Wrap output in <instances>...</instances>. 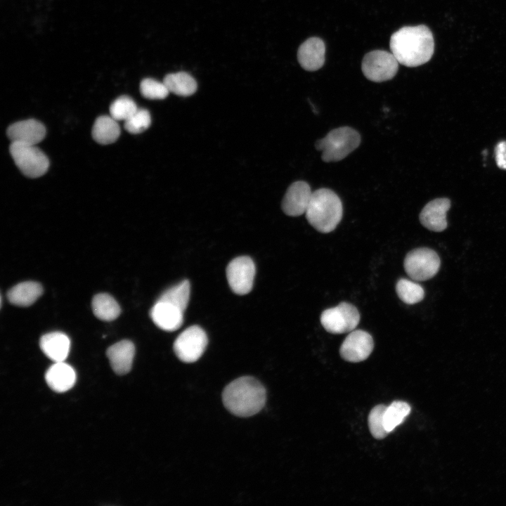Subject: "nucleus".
<instances>
[{
    "mask_svg": "<svg viewBox=\"0 0 506 506\" xmlns=\"http://www.w3.org/2000/svg\"><path fill=\"white\" fill-rule=\"evenodd\" d=\"M389 46L400 64L410 67H417L432 58L434 50V37L426 25L406 26L391 35Z\"/></svg>",
    "mask_w": 506,
    "mask_h": 506,
    "instance_id": "f257e3e1",
    "label": "nucleus"
},
{
    "mask_svg": "<svg viewBox=\"0 0 506 506\" xmlns=\"http://www.w3.org/2000/svg\"><path fill=\"white\" fill-rule=\"evenodd\" d=\"M266 393L257 379L245 376L229 383L223 389L222 400L226 408L239 417H250L264 406Z\"/></svg>",
    "mask_w": 506,
    "mask_h": 506,
    "instance_id": "f03ea898",
    "label": "nucleus"
},
{
    "mask_svg": "<svg viewBox=\"0 0 506 506\" xmlns=\"http://www.w3.org/2000/svg\"><path fill=\"white\" fill-rule=\"evenodd\" d=\"M305 214L308 222L318 232H332L342 218V201L333 190L319 188L313 192Z\"/></svg>",
    "mask_w": 506,
    "mask_h": 506,
    "instance_id": "7ed1b4c3",
    "label": "nucleus"
},
{
    "mask_svg": "<svg viewBox=\"0 0 506 506\" xmlns=\"http://www.w3.org/2000/svg\"><path fill=\"white\" fill-rule=\"evenodd\" d=\"M361 143V136L354 129L342 126L330 131L324 138L315 143L321 150L322 160L325 162H337L345 158Z\"/></svg>",
    "mask_w": 506,
    "mask_h": 506,
    "instance_id": "20e7f679",
    "label": "nucleus"
},
{
    "mask_svg": "<svg viewBox=\"0 0 506 506\" xmlns=\"http://www.w3.org/2000/svg\"><path fill=\"white\" fill-rule=\"evenodd\" d=\"M10 153L21 172L30 178L39 177L48 169V159L36 145L11 143Z\"/></svg>",
    "mask_w": 506,
    "mask_h": 506,
    "instance_id": "39448f33",
    "label": "nucleus"
},
{
    "mask_svg": "<svg viewBox=\"0 0 506 506\" xmlns=\"http://www.w3.org/2000/svg\"><path fill=\"white\" fill-rule=\"evenodd\" d=\"M440 264L437 253L427 247L411 250L406 256L403 262L405 271L415 281H424L433 278L438 273Z\"/></svg>",
    "mask_w": 506,
    "mask_h": 506,
    "instance_id": "423d86ee",
    "label": "nucleus"
},
{
    "mask_svg": "<svg viewBox=\"0 0 506 506\" xmlns=\"http://www.w3.org/2000/svg\"><path fill=\"white\" fill-rule=\"evenodd\" d=\"M398 61L391 52L375 50L363 58L361 69L364 76L375 82H382L392 79L397 73Z\"/></svg>",
    "mask_w": 506,
    "mask_h": 506,
    "instance_id": "0eeeda50",
    "label": "nucleus"
},
{
    "mask_svg": "<svg viewBox=\"0 0 506 506\" xmlns=\"http://www.w3.org/2000/svg\"><path fill=\"white\" fill-rule=\"evenodd\" d=\"M360 318V313L356 306L348 302H341L335 307L323 311L320 315V323L327 332L343 334L355 330Z\"/></svg>",
    "mask_w": 506,
    "mask_h": 506,
    "instance_id": "6e6552de",
    "label": "nucleus"
},
{
    "mask_svg": "<svg viewBox=\"0 0 506 506\" xmlns=\"http://www.w3.org/2000/svg\"><path fill=\"white\" fill-rule=\"evenodd\" d=\"M207 342L204 330L198 325H193L177 337L174 343V351L181 361L193 363L201 357Z\"/></svg>",
    "mask_w": 506,
    "mask_h": 506,
    "instance_id": "1a4fd4ad",
    "label": "nucleus"
},
{
    "mask_svg": "<svg viewBox=\"0 0 506 506\" xmlns=\"http://www.w3.org/2000/svg\"><path fill=\"white\" fill-rule=\"evenodd\" d=\"M256 268L252 259L247 256L233 259L226 268V278L232 291L240 295L248 294L252 289Z\"/></svg>",
    "mask_w": 506,
    "mask_h": 506,
    "instance_id": "9d476101",
    "label": "nucleus"
},
{
    "mask_svg": "<svg viewBox=\"0 0 506 506\" xmlns=\"http://www.w3.org/2000/svg\"><path fill=\"white\" fill-rule=\"evenodd\" d=\"M373 348V339L368 332L353 330L343 341L339 353L346 361L358 363L367 359Z\"/></svg>",
    "mask_w": 506,
    "mask_h": 506,
    "instance_id": "9b49d317",
    "label": "nucleus"
},
{
    "mask_svg": "<svg viewBox=\"0 0 506 506\" xmlns=\"http://www.w3.org/2000/svg\"><path fill=\"white\" fill-rule=\"evenodd\" d=\"M313 192L305 181L294 182L287 190L282 201V209L290 216H298L306 213Z\"/></svg>",
    "mask_w": 506,
    "mask_h": 506,
    "instance_id": "f8f14e48",
    "label": "nucleus"
},
{
    "mask_svg": "<svg viewBox=\"0 0 506 506\" xmlns=\"http://www.w3.org/2000/svg\"><path fill=\"white\" fill-rule=\"evenodd\" d=\"M6 133L11 143L36 145L44 138L46 129L41 122L31 119L12 124Z\"/></svg>",
    "mask_w": 506,
    "mask_h": 506,
    "instance_id": "ddd939ff",
    "label": "nucleus"
},
{
    "mask_svg": "<svg viewBox=\"0 0 506 506\" xmlns=\"http://www.w3.org/2000/svg\"><path fill=\"white\" fill-rule=\"evenodd\" d=\"M450 207L448 198H437L428 202L420 214V221L426 228L441 232L447 227L446 213Z\"/></svg>",
    "mask_w": 506,
    "mask_h": 506,
    "instance_id": "4468645a",
    "label": "nucleus"
},
{
    "mask_svg": "<svg viewBox=\"0 0 506 506\" xmlns=\"http://www.w3.org/2000/svg\"><path fill=\"white\" fill-rule=\"evenodd\" d=\"M150 317L158 327L172 332L183 324V311L168 302L157 300L150 310Z\"/></svg>",
    "mask_w": 506,
    "mask_h": 506,
    "instance_id": "2eb2a0df",
    "label": "nucleus"
},
{
    "mask_svg": "<svg viewBox=\"0 0 506 506\" xmlns=\"http://www.w3.org/2000/svg\"><path fill=\"white\" fill-rule=\"evenodd\" d=\"M325 46L318 37H311L301 44L297 59L301 67L307 71H316L325 63Z\"/></svg>",
    "mask_w": 506,
    "mask_h": 506,
    "instance_id": "dca6fc26",
    "label": "nucleus"
},
{
    "mask_svg": "<svg viewBox=\"0 0 506 506\" xmlns=\"http://www.w3.org/2000/svg\"><path fill=\"white\" fill-rule=\"evenodd\" d=\"M134 354V344L126 339L110 346L106 351L112 369L119 375H125L131 370Z\"/></svg>",
    "mask_w": 506,
    "mask_h": 506,
    "instance_id": "f3484780",
    "label": "nucleus"
},
{
    "mask_svg": "<svg viewBox=\"0 0 506 506\" xmlns=\"http://www.w3.org/2000/svg\"><path fill=\"white\" fill-rule=\"evenodd\" d=\"M45 379L48 387L56 392L70 389L76 381L74 369L64 361L55 362L46 371Z\"/></svg>",
    "mask_w": 506,
    "mask_h": 506,
    "instance_id": "a211bd4d",
    "label": "nucleus"
},
{
    "mask_svg": "<svg viewBox=\"0 0 506 506\" xmlns=\"http://www.w3.org/2000/svg\"><path fill=\"white\" fill-rule=\"evenodd\" d=\"M44 353L54 362L64 361L68 356L70 340L64 333L59 332L44 335L39 342Z\"/></svg>",
    "mask_w": 506,
    "mask_h": 506,
    "instance_id": "6ab92c4d",
    "label": "nucleus"
},
{
    "mask_svg": "<svg viewBox=\"0 0 506 506\" xmlns=\"http://www.w3.org/2000/svg\"><path fill=\"white\" fill-rule=\"evenodd\" d=\"M42 286L33 281L20 283L7 293L8 301L16 306H28L32 304L42 294Z\"/></svg>",
    "mask_w": 506,
    "mask_h": 506,
    "instance_id": "aec40b11",
    "label": "nucleus"
},
{
    "mask_svg": "<svg viewBox=\"0 0 506 506\" xmlns=\"http://www.w3.org/2000/svg\"><path fill=\"white\" fill-rule=\"evenodd\" d=\"M120 135L117 121L111 116L103 115L96 119L92 128V136L98 143L108 145L117 141Z\"/></svg>",
    "mask_w": 506,
    "mask_h": 506,
    "instance_id": "412c9836",
    "label": "nucleus"
},
{
    "mask_svg": "<svg viewBox=\"0 0 506 506\" xmlns=\"http://www.w3.org/2000/svg\"><path fill=\"white\" fill-rule=\"evenodd\" d=\"M91 306L95 316L104 321L116 319L121 312L120 306L116 300L105 293L95 295L92 299Z\"/></svg>",
    "mask_w": 506,
    "mask_h": 506,
    "instance_id": "4be33fe9",
    "label": "nucleus"
},
{
    "mask_svg": "<svg viewBox=\"0 0 506 506\" xmlns=\"http://www.w3.org/2000/svg\"><path fill=\"white\" fill-rule=\"evenodd\" d=\"M163 82L169 92L181 96H191L197 90L194 78L184 72L169 74L165 76Z\"/></svg>",
    "mask_w": 506,
    "mask_h": 506,
    "instance_id": "5701e85b",
    "label": "nucleus"
},
{
    "mask_svg": "<svg viewBox=\"0 0 506 506\" xmlns=\"http://www.w3.org/2000/svg\"><path fill=\"white\" fill-rule=\"evenodd\" d=\"M190 292V283L185 280L167 289L162 294L158 300L168 302L184 312L188 304Z\"/></svg>",
    "mask_w": 506,
    "mask_h": 506,
    "instance_id": "b1692460",
    "label": "nucleus"
},
{
    "mask_svg": "<svg viewBox=\"0 0 506 506\" xmlns=\"http://www.w3.org/2000/svg\"><path fill=\"white\" fill-rule=\"evenodd\" d=\"M408 403L401 401L392 402L387 409L384 415V428L388 433L392 432L400 425L410 413Z\"/></svg>",
    "mask_w": 506,
    "mask_h": 506,
    "instance_id": "393cba45",
    "label": "nucleus"
},
{
    "mask_svg": "<svg viewBox=\"0 0 506 506\" xmlns=\"http://www.w3.org/2000/svg\"><path fill=\"white\" fill-rule=\"evenodd\" d=\"M396 292L398 298L407 304L418 303L424 296V289L420 284L406 278L398 280Z\"/></svg>",
    "mask_w": 506,
    "mask_h": 506,
    "instance_id": "a878e982",
    "label": "nucleus"
},
{
    "mask_svg": "<svg viewBox=\"0 0 506 506\" xmlns=\"http://www.w3.org/2000/svg\"><path fill=\"white\" fill-rule=\"evenodd\" d=\"M137 110L136 104L130 97L122 96L112 102L110 107V114L117 121H126Z\"/></svg>",
    "mask_w": 506,
    "mask_h": 506,
    "instance_id": "bb28decb",
    "label": "nucleus"
},
{
    "mask_svg": "<svg viewBox=\"0 0 506 506\" xmlns=\"http://www.w3.org/2000/svg\"><path fill=\"white\" fill-rule=\"evenodd\" d=\"M386 406L379 404L375 406L368 415V427L372 436L377 439H384L389 434L384 428V415Z\"/></svg>",
    "mask_w": 506,
    "mask_h": 506,
    "instance_id": "cd10ccee",
    "label": "nucleus"
},
{
    "mask_svg": "<svg viewBox=\"0 0 506 506\" xmlns=\"http://www.w3.org/2000/svg\"><path fill=\"white\" fill-rule=\"evenodd\" d=\"M151 124L150 112L145 109L138 110L126 121H124L125 129L134 134H137L145 131Z\"/></svg>",
    "mask_w": 506,
    "mask_h": 506,
    "instance_id": "c85d7f7f",
    "label": "nucleus"
},
{
    "mask_svg": "<svg viewBox=\"0 0 506 506\" xmlns=\"http://www.w3.org/2000/svg\"><path fill=\"white\" fill-rule=\"evenodd\" d=\"M140 91L143 97L152 100L164 99L169 93L164 82L151 78H146L141 81Z\"/></svg>",
    "mask_w": 506,
    "mask_h": 506,
    "instance_id": "c756f323",
    "label": "nucleus"
},
{
    "mask_svg": "<svg viewBox=\"0 0 506 506\" xmlns=\"http://www.w3.org/2000/svg\"><path fill=\"white\" fill-rule=\"evenodd\" d=\"M495 155L498 167L506 169V141H500L496 145Z\"/></svg>",
    "mask_w": 506,
    "mask_h": 506,
    "instance_id": "7c9ffc66",
    "label": "nucleus"
}]
</instances>
